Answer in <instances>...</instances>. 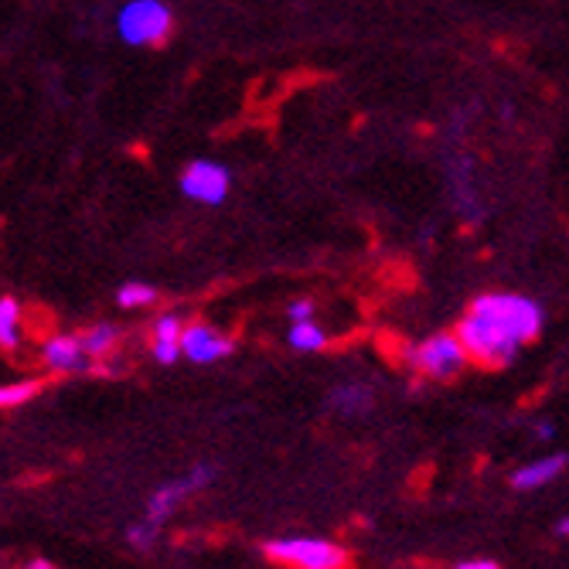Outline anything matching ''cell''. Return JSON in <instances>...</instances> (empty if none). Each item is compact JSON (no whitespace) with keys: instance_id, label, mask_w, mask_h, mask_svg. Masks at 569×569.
<instances>
[{"instance_id":"cell-7","label":"cell","mask_w":569,"mask_h":569,"mask_svg":"<svg viewBox=\"0 0 569 569\" xmlns=\"http://www.w3.org/2000/svg\"><path fill=\"white\" fill-rule=\"evenodd\" d=\"M232 348H235L232 338L219 335L212 324H201V321L188 324L185 335H182V351L191 358V362H198V365L219 362V358L232 355Z\"/></svg>"},{"instance_id":"cell-8","label":"cell","mask_w":569,"mask_h":569,"mask_svg":"<svg viewBox=\"0 0 569 569\" xmlns=\"http://www.w3.org/2000/svg\"><path fill=\"white\" fill-rule=\"evenodd\" d=\"M566 464H569V454H549V457L529 461V464H522V467L512 474V488H519V491H538V488H546V485H553L556 477L566 471Z\"/></svg>"},{"instance_id":"cell-21","label":"cell","mask_w":569,"mask_h":569,"mask_svg":"<svg viewBox=\"0 0 569 569\" xmlns=\"http://www.w3.org/2000/svg\"><path fill=\"white\" fill-rule=\"evenodd\" d=\"M553 535H559V538H566V535H569V515H566V519H559V522L553 525Z\"/></svg>"},{"instance_id":"cell-5","label":"cell","mask_w":569,"mask_h":569,"mask_svg":"<svg viewBox=\"0 0 569 569\" xmlns=\"http://www.w3.org/2000/svg\"><path fill=\"white\" fill-rule=\"evenodd\" d=\"M212 481H216V467L198 464L188 474H182V477H174V481L161 485L154 491V498L147 501V522H151V525H164V519H171V512H174L177 504H182L195 491H205Z\"/></svg>"},{"instance_id":"cell-12","label":"cell","mask_w":569,"mask_h":569,"mask_svg":"<svg viewBox=\"0 0 569 569\" xmlns=\"http://www.w3.org/2000/svg\"><path fill=\"white\" fill-rule=\"evenodd\" d=\"M21 307L14 297H4L0 301V351H18V341H21Z\"/></svg>"},{"instance_id":"cell-16","label":"cell","mask_w":569,"mask_h":569,"mask_svg":"<svg viewBox=\"0 0 569 569\" xmlns=\"http://www.w3.org/2000/svg\"><path fill=\"white\" fill-rule=\"evenodd\" d=\"M116 301H119V307H147L158 301V290L147 283H127L116 293Z\"/></svg>"},{"instance_id":"cell-9","label":"cell","mask_w":569,"mask_h":569,"mask_svg":"<svg viewBox=\"0 0 569 569\" xmlns=\"http://www.w3.org/2000/svg\"><path fill=\"white\" fill-rule=\"evenodd\" d=\"M182 335H185L182 317H174V314L158 317V324H154V358L161 365H174L177 355H185L182 351Z\"/></svg>"},{"instance_id":"cell-4","label":"cell","mask_w":569,"mask_h":569,"mask_svg":"<svg viewBox=\"0 0 569 569\" xmlns=\"http://www.w3.org/2000/svg\"><path fill=\"white\" fill-rule=\"evenodd\" d=\"M471 362L467 348L461 345L457 335H433L427 338L423 345H416L413 355H409V365L427 375L433 382H446V379H457Z\"/></svg>"},{"instance_id":"cell-18","label":"cell","mask_w":569,"mask_h":569,"mask_svg":"<svg viewBox=\"0 0 569 569\" xmlns=\"http://www.w3.org/2000/svg\"><path fill=\"white\" fill-rule=\"evenodd\" d=\"M290 321L297 324V321H314V301H307V297H301V301H293L290 304Z\"/></svg>"},{"instance_id":"cell-1","label":"cell","mask_w":569,"mask_h":569,"mask_svg":"<svg viewBox=\"0 0 569 569\" xmlns=\"http://www.w3.org/2000/svg\"><path fill=\"white\" fill-rule=\"evenodd\" d=\"M543 332V307L519 293H485L457 324L467 355L485 369H504Z\"/></svg>"},{"instance_id":"cell-10","label":"cell","mask_w":569,"mask_h":569,"mask_svg":"<svg viewBox=\"0 0 569 569\" xmlns=\"http://www.w3.org/2000/svg\"><path fill=\"white\" fill-rule=\"evenodd\" d=\"M327 403H332V409H338L345 416H365L375 406V396H372V388L362 385V382H345V385L332 388Z\"/></svg>"},{"instance_id":"cell-2","label":"cell","mask_w":569,"mask_h":569,"mask_svg":"<svg viewBox=\"0 0 569 569\" xmlns=\"http://www.w3.org/2000/svg\"><path fill=\"white\" fill-rule=\"evenodd\" d=\"M266 559H274L287 569H348L351 556L345 546L321 535H293V538H269L263 543Z\"/></svg>"},{"instance_id":"cell-13","label":"cell","mask_w":569,"mask_h":569,"mask_svg":"<svg viewBox=\"0 0 569 569\" xmlns=\"http://www.w3.org/2000/svg\"><path fill=\"white\" fill-rule=\"evenodd\" d=\"M324 345H327V335L314 321H297L290 327V348L293 351H321Z\"/></svg>"},{"instance_id":"cell-22","label":"cell","mask_w":569,"mask_h":569,"mask_svg":"<svg viewBox=\"0 0 569 569\" xmlns=\"http://www.w3.org/2000/svg\"><path fill=\"white\" fill-rule=\"evenodd\" d=\"M24 569H58V566H51V562H45V559H35V562H27Z\"/></svg>"},{"instance_id":"cell-20","label":"cell","mask_w":569,"mask_h":569,"mask_svg":"<svg viewBox=\"0 0 569 569\" xmlns=\"http://www.w3.org/2000/svg\"><path fill=\"white\" fill-rule=\"evenodd\" d=\"M535 437L538 440H553L556 437V427L553 423H535Z\"/></svg>"},{"instance_id":"cell-17","label":"cell","mask_w":569,"mask_h":569,"mask_svg":"<svg viewBox=\"0 0 569 569\" xmlns=\"http://www.w3.org/2000/svg\"><path fill=\"white\" fill-rule=\"evenodd\" d=\"M158 532H161V525H151V522L143 519L140 525H133L127 532V538H130V546H137V549H151L158 543Z\"/></svg>"},{"instance_id":"cell-3","label":"cell","mask_w":569,"mask_h":569,"mask_svg":"<svg viewBox=\"0 0 569 569\" xmlns=\"http://www.w3.org/2000/svg\"><path fill=\"white\" fill-rule=\"evenodd\" d=\"M174 32V14L164 0H130L119 11V38L137 48H164Z\"/></svg>"},{"instance_id":"cell-6","label":"cell","mask_w":569,"mask_h":569,"mask_svg":"<svg viewBox=\"0 0 569 569\" xmlns=\"http://www.w3.org/2000/svg\"><path fill=\"white\" fill-rule=\"evenodd\" d=\"M232 185V174L216 161H195L182 174V191L201 205H222Z\"/></svg>"},{"instance_id":"cell-14","label":"cell","mask_w":569,"mask_h":569,"mask_svg":"<svg viewBox=\"0 0 569 569\" xmlns=\"http://www.w3.org/2000/svg\"><path fill=\"white\" fill-rule=\"evenodd\" d=\"M82 348H85V355H93V358H106V355H113V348H116V327H109V324H96L93 332H85V335H82Z\"/></svg>"},{"instance_id":"cell-19","label":"cell","mask_w":569,"mask_h":569,"mask_svg":"<svg viewBox=\"0 0 569 569\" xmlns=\"http://www.w3.org/2000/svg\"><path fill=\"white\" fill-rule=\"evenodd\" d=\"M454 569H501L495 559H464V562H457Z\"/></svg>"},{"instance_id":"cell-11","label":"cell","mask_w":569,"mask_h":569,"mask_svg":"<svg viewBox=\"0 0 569 569\" xmlns=\"http://www.w3.org/2000/svg\"><path fill=\"white\" fill-rule=\"evenodd\" d=\"M45 362H48L51 369H58V372H76V369H82V362H85L82 338H72V335L51 338V341L45 345Z\"/></svg>"},{"instance_id":"cell-15","label":"cell","mask_w":569,"mask_h":569,"mask_svg":"<svg viewBox=\"0 0 569 569\" xmlns=\"http://www.w3.org/2000/svg\"><path fill=\"white\" fill-rule=\"evenodd\" d=\"M45 385H48V379H32V382L4 385V388H0V409H11V406H21L27 399H35Z\"/></svg>"}]
</instances>
